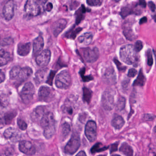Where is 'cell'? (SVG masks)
<instances>
[{"mask_svg":"<svg viewBox=\"0 0 156 156\" xmlns=\"http://www.w3.org/2000/svg\"><path fill=\"white\" fill-rule=\"evenodd\" d=\"M17 125L19 126V128L23 131L26 130L27 128V125L26 123L22 119H18L17 120Z\"/></svg>","mask_w":156,"mask_h":156,"instance_id":"obj_42","label":"cell"},{"mask_svg":"<svg viewBox=\"0 0 156 156\" xmlns=\"http://www.w3.org/2000/svg\"><path fill=\"white\" fill-rule=\"evenodd\" d=\"M134 48L137 53L140 52L143 48V42L141 40H137L135 44Z\"/></svg>","mask_w":156,"mask_h":156,"instance_id":"obj_43","label":"cell"},{"mask_svg":"<svg viewBox=\"0 0 156 156\" xmlns=\"http://www.w3.org/2000/svg\"><path fill=\"white\" fill-rule=\"evenodd\" d=\"M144 119L146 121H151L154 120V116L150 114H145L144 115Z\"/></svg>","mask_w":156,"mask_h":156,"instance_id":"obj_47","label":"cell"},{"mask_svg":"<svg viewBox=\"0 0 156 156\" xmlns=\"http://www.w3.org/2000/svg\"><path fill=\"white\" fill-rule=\"evenodd\" d=\"M46 113V112H45L44 107L43 106L37 107L32 113V115H31L32 119L35 121H37L39 120L41 121L42 117Z\"/></svg>","mask_w":156,"mask_h":156,"instance_id":"obj_22","label":"cell"},{"mask_svg":"<svg viewBox=\"0 0 156 156\" xmlns=\"http://www.w3.org/2000/svg\"><path fill=\"white\" fill-rule=\"evenodd\" d=\"M126 100L124 97H120L118 99L116 104V109L117 111H121L124 109L126 106Z\"/></svg>","mask_w":156,"mask_h":156,"instance_id":"obj_34","label":"cell"},{"mask_svg":"<svg viewBox=\"0 0 156 156\" xmlns=\"http://www.w3.org/2000/svg\"><path fill=\"white\" fill-rule=\"evenodd\" d=\"M83 101L85 102L89 103L91 99L92 92L90 89L85 88V87L83 89Z\"/></svg>","mask_w":156,"mask_h":156,"instance_id":"obj_32","label":"cell"},{"mask_svg":"<svg viewBox=\"0 0 156 156\" xmlns=\"http://www.w3.org/2000/svg\"><path fill=\"white\" fill-rule=\"evenodd\" d=\"M120 151L126 156H133V150L127 143H124L122 144L120 148Z\"/></svg>","mask_w":156,"mask_h":156,"instance_id":"obj_26","label":"cell"},{"mask_svg":"<svg viewBox=\"0 0 156 156\" xmlns=\"http://www.w3.org/2000/svg\"><path fill=\"white\" fill-rule=\"evenodd\" d=\"M19 148L21 152L27 155H33L36 152L34 146L28 141H23L20 142Z\"/></svg>","mask_w":156,"mask_h":156,"instance_id":"obj_14","label":"cell"},{"mask_svg":"<svg viewBox=\"0 0 156 156\" xmlns=\"http://www.w3.org/2000/svg\"><path fill=\"white\" fill-rule=\"evenodd\" d=\"M147 56V64L148 66L151 67L153 65V55H152V51L151 49H148L146 53Z\"/></svg>","mask_w":156,"mask_h":156,"instance_id":"obj_39","label":"cell"},{"mask_svg":"<svg viewBox=\"0 0 156 156\" xmlns=\"http://www.w3.org/2000/svg\"><path fill=\"white\" fill-rule=\"evenodd\" d=\"M82 51L84 60L89 63H93L96 61L100 55L99 49L97 47L85 48L82 49Z\"/></svg>","mask_w":156,"mask_h":156,"instance_id":"obj_7","label":"cell"},{"mask_svg":"<svg viewBox=\"0 0 156 156\" xmlns=\"http://www.w3.org/2000/svg\"><path fill=\"white\" fill-rule=\"evenodd\" d=\"M51 56V52L49 49L44 50L37 56L36 59L37 64L40 67H46L50 62Z\"/></svg>","mask_w":156,"mask_h":156,"instance_id":"obj_10","label":"cell"},{"mask_svg":"<svg viewBox=\"0 0 156 156\" xmlns=\"http://www.w3.org/2000/svg\"><path fill=\"white\" fill-rule=\"evenodd\" d=\"M3 119L2 118V116L0 115V126H2L3 125Z\"/></svg>","mask_w":156,"mask_h":156,"instance_id":"obj_54","label":"cell"},{"mask_svg":"<svg viewBox=\"0 0 156 156\" xmlns=\"http://www.w3.org/2000/svg\"><path fill=\"white\" fill-rule=\"evenodd\" d=\"M44 46V40L42 36H39L34 39L33 45V54L38 55L43 49Z\"/></svg>","mask_w":156,"mask_h":156,"instance_id":"obj_17","label":"cell"},{"mask_svg":"<svg viewBox=\"0 0 156 156\" xmlns=\"http://www.w3.org/2000/svg\"><path fill=\"white\" fill-rule=\"evenodd\" d=\"M93 34L91 33H85L80 36L78 38V42L85 45H89L91 43Z\"/></svg>","mask_w":156,"mask_h":156,"instance_id":"obj_23","label":"cell"},{"mask_svg":"<svg viewBox=\"0 0 156 156\" xmlns=\"http://www.w3.org/2000/svg\"><path fill=\"white\" fill-rule=\"evenodd\" d=\"M123 27V34L127 39L130 41H133L136 38V36L132 29L131 24L129 23H125Z\"/></svg>","mask_w":156,"mask_h":156,"instance_id":"obj_20","label":"cell"},{"mask_svg":"<svg viewBox=\"0 0 156 156\" xmlns=\"http://www.w3.org/2000/svg\"><path fill=\"white\" fill-rule=\"evenodd\" d=\"M114 62L116 64V66H117V68H118V69L120 71H123L125 70L126 68V67H123V66L122 65V64L118 61L117 60H116V59H114Z\"/></svg>","mask_w":156,"mask_h":156,"instance_id":"obj_45","label":"cell"},{"mask_svg":"<svg viewBox=\"0 0 156 156\" xmlns=\"http://www.w3.org/2000/svg\"><path fill=\"white\" fill-rule=\"evenodd\" d=\"M154 54H155V58L156 59V51H154Z\"/></svg>","mask_w":156,"mask_h":156,"instance_id":"obj_57","label":"cell"},{"mask_svg":"<svg viewBox=\"0 0 156 156\" xmlns=\"http://www.w3.org/2000/svg\"><path fill=\"white\" fill-rule=\"evenodd\" d=\"M101 143H96L95 145L91 149V152L94 154L95 153H99L102 151H105L108 149V147H101Z\"/></svg>","mask_w":156,"mask_h":156,"instance_id":"obj_35","label":"cell"},{"mask_svg":"<svg viewBox=\"0 0 156 156\" xmlns=\"http://www.w3.org/2000/svg\"><path fill=\"white\" fill-rule=\"evenodd\" d=\"M154 131L155 133H156V126H155L154 128Z\"/></svg>","mask_w":156,"mask_h":156,"instance_id":"obj_56","label":"cell"},{"mask_svg":"<svg viewBox=\"0 0 156 156\" xmlns=\"http://www.w3.org/2000/svg\"><path fill=\"white\" fill-rule=\"evenodd\" d=\"M117 146L118 144H114L112 146V148H111V153H112L114 151H116L117 150Z\"/></svg>","mask_w":156,"mask_h":156,"instance_id":"obj_51","label":"cell"},{"mask_svg":"<svg viewBox=\"0 0 156 156\" xmlns=\"http://www.w3.org/2000/svg\"><path fill=\"white\" fill-rule=\"evenodd\" d=\"M55 71H51L49 72V75L48 78L46 83L51 86H52V84H53V79H54V77L55 74Z\"/></svg>","mask_w":156,"mask_h":156,"instance_id":"obj_41","label":"cell"},{"mask_svg":"<svg viewBox=\"0 0 156 156\" xmlns=\"http://www.w3.org/2000/svg\"><path fill=\"white\" fill-rule=\"evenodd\" d=\"M125 121L123 118L121 116H116L113 119L112 125L115 129L120 130L123 126Z\"/></svg>","mask_w":156,"mask_h":156,"instance_id":"obj_27","label":"cell"},{"mask_svg":"<svg viewBox=\"0 0 156 156\" xmlns=\"http://www.w3.org/2000/svg\"><path fill=\"white\" fill-rule=\"evenodd\" d=\"M112 156H121L118 155H113Z\"/></svg>","mask_w":156,"mask_h":156,"instance_id":"obj_58","label":"cell"},{"mask_svg":"<svg viewBox=\"0 0 156 156\" xmlns=\"http://www.w3.org/2000/svg\"><path fill=\"white\" fill-rule=\"evenodd\" d=\"M35 93V88L31 82L25 84L21 91L20 96L24 103H28L32 100Z\"/></svg>","mask_w":156,"mask_h":156,"instance_id":"obj_5","label":"cell"},{"mask_svg":"<svg viewBox=\"0 0 156 156\" xmlns=\"http://www.w3.org/2000/svg\"><path fill=\"white\" fill-rule=\"evenodd\" d=\"M61 137L64 140L68 137L71 131L70 125L67 123H65L61 126Z\"/></svg>","mask_w":156,"mask_h":156,"instance_id":"obj_30","label":"cell"},{"mask_svg":"<svg viewBox=\"0 0 156 156\" xmlns=\"http://www.w3.org/2000/svg\"><path fill=\"white\" fill-rule=\"evenodd\" d=\"M146 78L143 73V70L142 69L140 70L139 72L138 77L135 80L133 83V86H144L145 83Z\"/></svg>","mask_w":156,"mask_h":156,"instance_id":"obj_29","label":"cell"},{"mask_svg":"<svg viewBox=\"0 0 156 156\" xmlns=\"http://www.w3.org/2000/svg\"><path fill=\"white\" fill-rule=\"evenodd\" d=\"M120 57L121 60L126 64L137 67L139 58L137 52L133 45H127L123 46L120 49Z\"/></svg>","mask_w":156,"mask_h":156,"instance_id":"obj_1","label":"cell"},{"mask_svg":"<svg viewBox=\"0 0 156 156\" xmlns=\"http://www.w3.org/2000/svg\"><path fill=\"white\" fill-rule=\"evenodd\" d=\"M67 24V22L65 19H58L51 26L52 31L54 36L57 37L66 28Z\"/></svg>","mask_w":156,"mask_h":156,"instance_id":"obj_13","label":"cell"},{"mask_svg":"<svg viewBox=\"0 0 156 156\" xmlns=\"http://www.w3.org/2000/svg\"><path fill=\"white\" fill-rule=\"evenodd\" d=\"M38 95L40 101L49 102L53 99L54 93L52 89L49 87L42 86L39 89Z\"/></svg>","mask_w":156,"mask_h":156,"instance_id":"obj_11","label":"cell"},{"mask_svg":"<svg viewBox=\"0 0 156 156\" xmlns=\"http://www.w3.org/2000/svg\"><path fill=\"white\" fill-rule=\"evenodd\" d=\"M153 18H154V20L156 22V13L153 16Z\"/></svg>","mask_w":156,"mask_h":156,"instance_id":"obj_55","label":"cell"},{"mask_svg":"<svg viewBox=\"0 0 156 156\" xmlns=\"http://www.w3.org/2000/svg\"><path fill=\"white\" fill-rule=\"evenodd\" d=\"M82 30L81 27H78L76 28H72L66 33L67 37L71 39H74L76 38L78 34Z\"/></svg>","mask_w":156,"mask_h":156,"instance_id":"obj_33","label":"cell"},{"mask_svg":"<svg viewBox=\"0 0 156 156\" xmlns=\"http://www.w3.org/2000/svg\"><path fill=\"white\" fill-rule=\"evenodd\" d=\"M135 13L139 14V13L136 11V9H135V7H133V6H129V5L122 7L120 13L121 16L123 18H125L129 15Z\"/></svg>","mask_w":156,"mask_h":156,"instance_id":"obj_24","label":"cell"},{"mask_svg":"<svg viewBox=\"0 0 156 156\" xmlns=\"http://www.w3.org/2000/svg\"><path fill=\"white\" fill-rule=\"evenodd\" d=\"M85 68H83L80 71V74L83 81L84 82H87L92 80L93 79V78L91 76H84V73H85Z\"/></svg>","mask_w":156,"mask_h":156,"instance_id":"obj_38","label":"cell"},{"mask_svg":"<svg viewBox=\"0 0 156 156\" xmlns=\"http://www.w3.org/2000/svg\"><path fill=\"white\" fill-rule=\"evenodd\" d=\"M21 68V67L19 66L13 67L10 72V79L12 80L16 79Z\"/></svg>","mask_w":156,"mask_h":156,"instance_id":"obj_36","label":"cell"},{"mask_svg":"<svg viewBox=\"0 0 156 156\" xmlns=\"http://www.w3.org/2000/svg\"><path fill=\"white\" fill-rule=\"evenodd\" d=\"M148 6L152 12H154L156 10V5L153 2H149L148 3Z\"/></svg>","mask_w":156,"mask_h":156,"instance_id":"obj_46","label":"cell"},{"mask_svg":"<svg viewBox=\"0 0 156 156\" xmlns=\"http://www.w3.org/2000/svg\"><path fill=\"white\" fill-rule=\"evenodd\" d=\"M137 71L135 69L132 68L129 70L128 72V77L129 78H133L135 76H136L137 74Z\"/></svg>","mask_w":156,"mask_h":156,"instance_id":"obj_44","label":"cell"},{"mask_svg":"<svg viewBox=\"0 0 156 156\" xmlns=\"http://www.w3.org/2000/svg\"><path fill=\"white\" fill-rule=\"evenodd\" d=\"M41 125L44 128V136L47 139L51 138L55 132V120L53 113H46L40 121Z\"/></svg>","mask_w":156,"mask_h":156,"instance_id":"obj_2","label":"cell"},{"mask_svg":"<svg viewBox=\"0 0 156 156\" xmlns=\"http://www.w3.org/2000/svg\"><path fill=\"white\" fill-rule=\"evenodd\" d=\"M80 145V137L78 135L74 134L65 147V153L68 154H74L77 151Z\"/></svg>","mask_w":156,"mask_h":156,"instance_id":"obj_6","label":"cell"},{"mask_svg":"<svg viewBox=\"0 0 156 156\" xmlns=\"http://www.w3.org/2000/svg\"><path fill=\"white\" fill-rule=\"evenodd\" d=\"M4 136L6 139L12 141H16L20 137V132L14 128H8L4 132Z\"/></svg>","mask_w":156,"mask_h":156,"instance_id":"obj_19","label":"cell"},{"mask_svg":"<svg viewBox=\"0 0 156 156\" xmlns=\"http://www.w3.org/2000/svg\"><path fill=\"white\" fill-rule=\"evenodd\" d=\"M15 3L13 1H9L5 4L3 9V14L5 20L7 21L11 20L14 15Z\"/></svg>","mask_w":156,"mask_h":156,"instance_id":"obj_12","label":"cell"},{"mask_svg":"<svg viewBox=\"0 0 156 156\" xmlns=\"http://www.w3.org/2000/svg\"><path fill=\"white\" fill-rule=\"evenodd\" d=\"M53 8V5L52 3L49 2L46 5L45 10L48 12H50Z\"/></svg>","mask_w":156,"mask_h":156,"instance_id":"obj_48","label":"cell"},{"mask_svg":"<svg viewBox=\"0 0 156 156\" xmlns=\"http://www.w3.org/2000/svg\"><path fill=\"white\" fill-rule=\"evenodd\" d=\"M85 135L88 140L93 142L97 137V126L95 122L90 121L86 124L85 128Z\"/></svg>","mask_w":156,"mask_h":156,"instance_id":"obj_9","label":"cell"},{"mask_svg":"<svg viewBox=\"0 0 156 156\" xmlns=\"http://www.w3.org/2000/svg\"><path fill=\"white\" fill-rule=\"evenodd\" d=\"M49 71L48 69H44L38 71L35 74V81L37 84L44 82L47 80L49 75Z\"/></svg>","mask_w":156,"mask_h":156,"instance_id":"obj_18","label":"cell"},{"mask_svg":"<svg viewBox=\"0 0 156 156\" xmlns=\"http://www.w3.org/2000/svg\"><path fill=\"white\" fill-rule=\"evenodd\" d=\"M15 116V114L13 112H9L5 114L4 118L5 123L6 124H9L11 123L12 120Z\"/></svg>","mask_w":156,"mask_h":156,"instance_id":"obj_37","label":"cell"},{"mask_svg":"<svg viewBox=\"0 0 156 156\" xmlns=\"http://www.w3.org/2000/svg\"><path fill=\"white\" fill-rule=\"evenodd\" d=\"M104 156V155H101V156Z\"/></svg>","mask_w":156,"mask_h":156,"instance_id":"obj_59","label":"cell"},{"mask_svg":"<svg viewBox=\"0 0 156 156\" xmlns=\"http://www.w3.org/2000/svg\"><path fill=\"white\" fill-rule=\"evenodd\" d=\"M139 5L143 8H145L147 5L146 2L144 0H141L139 2Z\"/></svg>","mask_w":156,"mask_h":156,"instance_id":"obj_50","label":"cell"},{"mask_svg":"<svg viewBox=\"0 0 156 156\" xmlns=\"http://www.w3.org/2000/svg\"><path fill=\"white\" fill-rule=\"evenodd\" d=\"M76 156H87L86 154L83 151H81L80 153H78L77 155Z\"/></svg>","mask_w":156,"mask_h":156,"instance_id":"obj_53","label":"cell"},{"mask_svg":"<svg viewBox=\"0 0 156 156\" xmlns=\"http://www.w3.org/2000/svg\"><path fill=\"white\" fill-rule=\"evenodd\" d=\"M11 59L10 53L4 49L0 50V67L5 66Z\"/></svg>","mask_w":156,"mask_h":156,"instance_id":"obj_25","label":"cell"},{"mask_svg":"<svg viewBox=\"0 0 156 156\" xmlns=\"http://www.w3.org/2000/svg\"><path fill=\"white\" fill-rule=\"evenodd\" d=\"M104 80L108 84H114L116 82V75L113 69L109 67L103 74Z\"/></svg>","mask_w":156,"mask_h":156,"instance_id":"obj_16","label":"cell"},{"mask_svg":"<svg viewBox=\"0 0 156 156\" xmlns=\"http://www.w3.org/2000/svg\"><path fill=\"white\" fill-rule=\"evenodd\" d=\"M5 79V75L4 72L0 70V83L4 81Z\"/></svg>","mask_w":156,"mask_h":156,"instance_id":"obj_49","label":"cell"},{"mask_svg":"<svg viewBox=\"0 0 156 156\" xmlns=\"http://www.w3.org/2000/svg\"><path fill=\"white\" fill-rule=\"evenodd\" d=\"M103 1L101 0H88L87 3L88 5L90 6H100L102 3Z\"/></svg>","mask_w":156,"mask_h":156,"instance_id":"obj_40","label":"cell"},{"mask_svg":"<svg viewBox=\"0 0 156 156\" xmlns=\"http://www.w3.org/2000/svg\"><path fill=\"white\" fill-rule=\"evenodd\" d=\"M71 76L67 70L63 71L56 76L55 85L58 89H68L71 85Z\"/></svg>","mask_w":156,"mask_h":156,"instance_id":"obj_4","label":"cell"},{"mask_svg":"<svg viewBox=\"0 0 156 156\" xmlns=\"http://www.w3.org/2000/svg\"><path fill=\"white\" fill-rule=\"evenodd\" d=\"M147 22V17L144 16V17H143V18L140 19L139 24H143L146 23Z\"/></svg>","mask_w":156,"mask_h":156,"instance_id":"obj_52","label":"cell"},{"mask_svg":"<svg viewBox=\"0 0 156 156\" xmlns=\"http://www.w3.org/2000/svg\"><path fill=\"white\" fill-rule=\"evenodd\" d=\"M9 103V98L8 95L3 91H0V106L6 107Z\"/></svg>","mask_w":156,"mask_h":156,"instance_id":"obj_31","label":"cell"},{"mask_svg":"<svg viewBox=\"0 0 156 156\" xmlns=\"http://www.w3.org/2000/svg\"><path fill=\"white\" fill-rule=\"evenodd\" d=\"M33 73V70L29 67L21 68L15 80L20 82H23L31 77Z\"/></svg>","mask_w":156,"mask_h":156,"instance_id":"obj_15","label":"cell"},{"mask_svg":"<svg viewBox=\"0 0 156 156\" xmlns=\"http://www.w3.org/2000/svg\"><path fill=\"white\" fill-rule=\"evenodd\" d=\"M47 1L29 0L27 1L25 5V11L28 15L37 16L45 10Z\"/></svg>","mask_w":156,"mask_h":156,"instance_id":"obj_3","label":"cell"},{"mask_svg":"<svg viewBox=\"0 0 156 156\" xmlns=\"http://www.w3.org/2000/svg\"><path fill=\"white\" fill-rule=\"evenodd\" d=\"M31 49L30 43H20L17 46V53L21 56H26L29 54Z\"/></svg>","mask_w":156,"mask_h":156,"instance_id":"obj_21","label":"cell"},{"mask_svg":"<svg viewBox=\"0 0 156 156\" xmlns=\"http://www.w3.org/2000/svg\"><path fill=\"white\" fill-rule=\"evenodd\" d=\"M102 102L105 111H112L115 105L114 98L112 93L109 91H105L102 97Z\"/></svg>","mask_w":156,"mask_h":156,"instance_id":"obj_8","label":"cell"},{"mask_svg":"<svg viewBox=\"0 0 156 156\" xmlns=\"http://www.w3.org/2000/svg\"><path fill=\"white\" fill-rule=\"evenodd\" d=\"M86 8L83 5H82L76 11L75 15H76V24H79L80 23L81 21L83 20L84 17V14L86 13Z\"/></svg>","mask_w":156,"mask_h":156,"instance_id":"obj_28","label":"cell"}]
</instances>
